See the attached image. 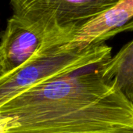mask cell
I'll list each match as a JSON object with an SVG mask.
<instances>
[{"instance_id":"obj_1","label":"cell","mask_w":133,"mask_h":133,"mask_svg":"<svg viewBox=\"0 0 133 133\" xmlns=\"http://www.w3.org/2000/svg\"><path fill=\"white\" fill-rule=\"evenodd\" d=\"M101 63L41 82L0 107L14 118L8 133H32L45 123L90 106L118 89L105 78Z\"/></svg>"},{"instance_id":"obj_2","label":"cell","mask_w":133,"mask_h":133,"mask_svg":"<svg viewBox=\"0 0 133 133\" xmlns=\"http://www.w3.org/2000/svg\"><path fill=\"white\" fill-rule=\"evenodd\" d=\"M120 0H10L14 15L44 38V48L68 43L85 25Z\"/></svg>"},{"instance_id":"obj_3","label":"cell","mask_w":133,"mask_h":133,"mask_svg":"<svg viewBox=\"0 0 133 133\" xmlns=\"http://www.w3.org/2000/svg\"><path fill=\"white\" fill-rule=\"evenodd\" d=\"M111 50L104 42L71 49H42L21 68L0 78V107L41 82L105 62Z\"/></svg>"},{"instance_id":"obj_4","label":"cell","mask_w":133,"mask_h":133,"mask_svg":"<svg viewBox=\"0 0 133 133\" xmlns=\"http://www.w3.org/2000/svg\"><path fill=\"white\" fill-rule=\"evenodd\" d=\"M125 31H133V0H120L85 25L68 43L59 47L71 49L101 44Z\"/></svg>"},{"instance_id":"obj_5","label":"cell","mask_w":133,"mask_h":133,"mask_svg":"<svg viewBox=\"0 0 133 133\" xmlns=\"http://www.w3.org/2000/svg\"><path fill=\"white\" fill-rule=\"evenodd\" d=\"M44 38L34 28L13 15L0 44L4 75L21 68L44 48Z\"/></svg>"},{"instance_id":"obj_6","label":"cell","mask_w":133,"mask_h":133,"mask_svg":"<svg viewBox=\"0 0 133 133\" xmlns=\"http://www.w3.org/2000/svg\"><path fill=\"white\" fill-rule=\"evenodd\" d=\"M102 75L115 82L118 89L133 102V40L99 66Z\"/></svg>"},{"instance_id":"obj_7","label":"cell","mask_w":133,"mask_h":133,"mask_svg":"<svg viewBox=\"0 0 133 133\" xmlns=\"http://www.w3.org/2000/svg\"><path fill=\"white\" fill-rule=\"evenodd\" d=\"M14 128V118L0 114V133H8V131Z\"/></svg>"},{"instance_id":"obj_8","label":"cell","mask_w":133,"mask_h":133,"mask_svg":"<svg viewBox=\"0 0 133 133\" xmlns=\"http://www.w3.org/2000/svg\"><path fill=\"white\" fill-rule=\"evenodd\" d=\"M86 133H133V128H124L115 131L110 132H86Z\"/></svg>"},{"instance_id":"obj_9","label":"cell","mask_w":133,"mask_h":133,"mask_svg":"<svg viewBox=\"0 0 133 133\" xmlns=\"http://www.w3.org/2000/svg\"><path fill=\"white\" fill-rule=\"evenodd\" d=\"M3 75H4V71H3V60H2L1 49H0V78Z\"/></svg>"}]
</instances>
